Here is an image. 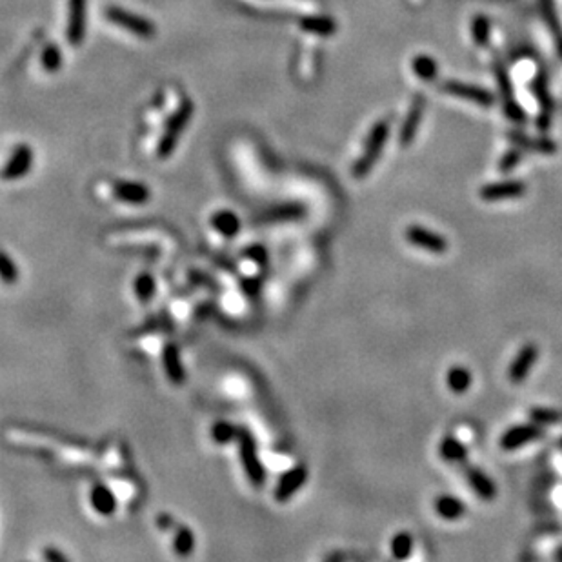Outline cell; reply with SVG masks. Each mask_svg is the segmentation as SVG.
Here are the masks:
<instances>
[{
  "mask_svg": "<svg viewBox=\"0 0 562 562\" xmlns=\"http://www.w3.org/2000/svg\"><path fill=\"white\" fill-rule=\"evenodd\" d=\"M388 135H390V122H377L373 130H371V133H369L368 140H366L364 151L359 157V160L353 164L351 173H353L355 179H364V177L369 175V171L373 170V166L377 164L378 158H381L384 146H386Z\"/></svg>",
  "mask_w": 562,
  "mask_h": 562,
  "instance_id": "6da1fadb",
  "label": "cell"
},
{
  "mask_svg": "<svg viewBox=\"0 0 562 562\" xmlns=\"http://www.w3.org/2000/svg\"><path fill=\"white\" fill-rule=\"evenodd\" d=\"M237 442H239V459L242 464L244 473H246L249 484L259 488L264 484V468H262L261 460L256 457V446L253 442L252 435L246 430H239L237 433Z\"/></svg>",
  "mask_w": 562,
  "mask_h": 562,
  "instance_id": "7a4b0ae2",
  "label": "cell"
},
{
  "mask_svg": "<svg viewBox=\"0 0 562 562\" xmlns=\"http://www.w3.org/2000/svg\"><path fill=\"white\" fill-rule=\"evenodd\" d=\"M191 113H193V104L186 102L182 108L179 109V111L173 115V117L167 121L166 124V130H164V135H162L160 142H158V148H157V155L160 158H166L170 157L173 151H175L177 148V142H179V137L182 135V131H184L186 124L189 122V118H191Z\"/></svg>",
  "mask_w": 562,
  "mask_h": 562,
  "instance_id": "3957f363",
  "label": "cell"
},
{
  "mask_svg": "<svg viewBox=\"0 0 562 562\" xmlns=\"http://www.w3.org/2000/svg\"><path fill=\"white\" fill-rule=\"evenodd\" d=\"M404 237L411 246L418 247V249H424V252L437 253V255H442V253H446L450 249V242H448V239H446L444 235L427 230L424 226L418 224L408 226L404 231Z\"/></svg>",
  "mask_w": 562,
  "mask_h": 562,
  "instance_id": "277c9868",
  "label": "cell"
},
{
  "mask_svg": "<svg viewBox=\"0 0 562 562\" xmlns=\"http://www.w3.org/2000/svg\"><path fill=\"white\" fill-rule=\"evenodd\" d=\"M106 17L109 22L117 24L118 27L126 29V32L133 33V35L140 36V39H151L157 33L155 26L149 22L148 18H142L139 15L128 13L121 8H108L106 9Z\"/></svg>",
  "mask_w": 562,
  "mask_h": 562,
  "instance_id": "5b68a950",
  "label": "cell"
},
{
  "mask_svg": "<svg viewBox=\"0 0 562 562\" xmlns=\"http://www.w3.org/2000/svg\"><path fill=\"white\" fill-rule=\"evenodd\" d=\"M526 182L517 179L500 180V182H490L484 184L479 189L482 200L486 203H500V200H508V198H517L526 193Z\"/></svg>",
  "mask_w": 562,
  "mask_h": 562,
  "instance_id": "8992f818",
  "label": "cell"
},
{
  "mask_svg": "<svg viewBox=\"0 0 562 562\" xmlns=\"http://www.w3.org/2000/svg\"><path fill=\"white\" fill-rule=\"evenodd\" d=\"M540 437H544V430H542L540 424H519V426L509 427L508 432H504V435L500 437V448L504 451L519 450L522 446H526L528 442L537 441Z\"/></svg>",
  "mask_w": 562,
  "mask_h": 562,
  "instance_id": "52a82bcc",
  "label": "cell"
},
{
  "mask_svg": "<svg viewBox=\"0 0 562 562\" xmlns=\"http://www.w3.org/2000/svg\"><path fill=\"white\" fill-rule=\"evenodd\" d=\"M537 359H539V346H535L533 342H528L519 350L515 359L512 360V364L508 368V378L512 384H521L524 383L530 375L531 368L535 366Z\"/></svg>",
  "mask_w": 562,
  "mask_h": 562,
  "instance_id": "ba28073f",
  "label": "cell"
},
{
  "mask_svg": "<svg viewBox=\"0 0 562 562\" xmlns=\"http://www.w3.org/2000/svg\"><path fill=\"white\" fill-rule=\"evenodd\" d=\"M308 481V470L306 466H295V468L288 470L284 473L282 477L279 479L277 486H275L273 499L277 502H288L289 499L295 497L302 486L306 484Z\"/></svg>",
  "mask_w": 562,
  "mask_h": 562,
  "instance_id": "9c48e42d",
  "label": "cell"
},
{
  "mask_svg": "<svg viewBox=\"0 0 562 562\" xmlns=\"http://www.w3.org/2000/svg\"><path fill=\"white\" fill-rule=\"evenodd\" d=\"M111 191L117 197V200L131 204V206H142L151 197L148 186L142 182H135V180H115L111 184Z\"/></svg>",
  "mask_w": 562,
  "mask_h": 562,
  "instance_id": "30bf717a",
  "label": "cell"
},
{
  "mask_svg": "<svg viewBox=\"0 0 562 562\" xmlns=\"http://www.w3.org/2000/svg\"><path fill=\"white\" fill-rule=\"evenodd\" d=\"M495 75H497V81H499V88H500V93H502L506 115H508L513 122L521 124V122L526 121V115H524V111H522L521 106H519V104L515 102V99H513L512 81H509L508 71L502 68V64H497V66H495Z\"/></svg>",
  "mask_w": 562,
  "mask_h": 562,
  "instance_id": "8fae6325",
  "label": "cell"
},
{
  "mask_svg": "<svg viewBox=\"0 0 562 562\" xmlns=\"http://www.w3.org/2000/svg\"><path fill=\"white\" fill-rule=\"evenodd\" d=\"M424 108H426V100H424L423 95H417L413 99V102H411V108H409L408 115H406L404 118V124H402L401 128L399 142H401L402 148H406V146H409L413 142L418 126H420V121H423Z\"/></svg>",
  "mask_w": 562,
  "mask_h": 562,
  "instance_id": "7c38bea8",
  "label": "cell"
},
{
  "mask_svg": "<svg viewBox=\"0 0 562 562\" xmlns=\"http://www.w3.org/2000/svg\"><path fill=\"white\" fill-rule=\"evenodd\" d=\"M33 166V151L27 146H18L13 151L9 162L2 170V179L4 180H17L22 179L24 175L29 173Z\"/></svg>",
  "mask_w": 562,
  "mask_h": 562,
  "instance_id": "4fadbf2b",
  "label": "cell"
},
{
  "mask_svg": "<svg viewBox=\"0 0 562 562\" xmlns=\"http://www.w3.org/2000/svg\"><path fill=\"white\" fill-rule=\"evenodd\" d=\"M444 91L459 97V99H466L475 104H481V106H491L493 104V97H491L490 91H486L484 88H479V85L450 81L444 84Z\"/></svg>",
  "mask_w": 562,
  "mask_h": 562,
  "instance_id": "5bb4252c",
  "label": "cell"
},
{
  "mask_svg": "<svg viewBox=\"0 0 562 562\" xmlns=\"http://www.w3.org/2000/svg\"><path fill=\"white\" fill-rule=\"evenodd\" d=\"M90 506L100 517H111L117 512V495L108 486L95 484L90 491Z\"/></svg>",
  "mask_w": 562,
  "mask_h": 562,
  "instance_id": "9a60e30c",
  "label": "cell"
},
{
  "mask_svg": "<svg viewBox=\"0 0 562 562\" xmlns=\"http://www.w3.org/2000/svg\"><path fill=\"white\" fill-rule=\"evenodd\" d=\"M464 477L470 482L475 495H479L482 500H493L497 497V484L491 481L481 468L475 466H466L464 468Z\"/></svg>",
  "mask_w": 562,
  "mask_h": 562,
  "instance_id": "2e32d148",
  "label": "cell"
},
{
  "mask_svg": "<svg viewBox=\"0 0 562 562\" xmlns=\"http://www.w3.org/2000/svg\"><path fill=\"white\" fill-rule=\"evenodd\" d=\"M85 29V0H69L68 42L78 46L84 39Z\"/></svg>",
  "mask_w": 562,
  "mask_h": 562,
  "instance_id": "e0dca14e",
  "label": "cell"
},
{
  "mask_svg": "<svg viewBox=\"0 0 562 562\" xmlns=\"http://www.w3.org/2000/svg\"><path fill=\"white\" fill-rule=\"evenodd\" d=\"M533 91H535L537 100H539L540 108H542V113H540V117H539V121H537V124H539L540 130H548L549 124H551L554 100H551V97H549L548 84H546V77L542 75V73H540L539 77L533 81Z\"/></svg>",
  "mask_w": 562,
  "mask_h": 562,
  "instance_id": "ac0fdd59",
  "label": "cell"
},
{
  "mask_svg": "<svg viewBox=\"0 0 562 562\" xmlns=\"http://www.w3.org/2000/svg\"><path fill=\"white\" fill-rule=\"evenodd\" d=\"M162 368L166 371V377L170 378L171 384H182L186 381L184 366H182V360H180V353L173 344L166 346V350L162 353Z\"/></svg>",
  "mask_w": 562,
  "mask_h": 562,
  "instance_id": "d6986e66",
  "label": "cell"
},
{
  "mask_svg": "<svg viewBox=\"0 0 562 562\" xmlns=\"http://www.w3.org/2000/svg\"><path fill=\"white\" fill-rule=\"evenodd\" d=\"M435 512L439 517H442L444 521H459L460 517L466 515L468 508L466 504L459 499V497H453V495H441L435 499Z\"/></svg>",
  "mask_w": 562,
  "mask_h": 562,
  "instance_id": "ffe728a7",
  "label": "cell"
},
{
  "mask_svg": "<svg viewBox=\"0 0 562 562\" xmlns=\"http://www.w3.org/2000/svg\"><path fill=\"white\" fill-rule=\"evenodd\" d=\"M212 228L224 239H233L240 231V219L230 210L215 212L212 217Z\"/></svg>",
  "mask_w": 562,
  "mask_h": 562,
  "instance_id": "44dd1931",
  "label": "cell"
},
{
  "mask_svg": "<svg viewBox=\"0 0 562 562\" xmlns=\"http://www.w3.org/2000/svg\"><path fill=\"white\" fill-rule=\"evenodd\" d=\"M473 383V375L466 366H451L446 373V384L450 388V392H453L455 395H462L472 388Z\"/></svg>",
  "mask_w": 562,
  "mask_h": 562,
  "instance_id": "7402d4cb",
  "label": "cell"
},
{
  "mask_svg": "<svg viewBox=\"0 0 562 562\" xmlns=\"http://www.w3.org/2000/svg\"><path fill=\"white\" fill-rule=\"evenodd\" d=\"M508 137L519 148L528 149V151H539V153L546 155L557 151V144L549 139H533V137H528L524 133H519V131H509Z\"/></svg>",
  "mask_w": 562,
  "mask_h": 562,
  "instance_id": "603a6c76",
  "label": "cell"
},
{
  "mask_svg": "<svg viewBox=\"0 0 562 562\" xmlns=\"http://www.w3.org/2000/svg\"><path fill=\"white\" fill-rule=\"evenodd\" d=\"M439 451H441L442 459L448 462H466V459H468V448L457 437H444Z\"/></svg>",
  "mask_w": 562,
  "mask_h": 562,
  "instance_id": "cb8c5ba5",
  "label": "cell"
},
{
  "mask_svg": "<svg viewBox=\"0 0 562 562\" xmlns=\"http://www.w3.org/2000/svg\"><path fill=\"white\" fill-rule=\"evenodd\" d=\"M173 551L179 557H189L195 549V535L193 531L186 526H177L173 531V540H171Z\"/></svg>",
  "mask_w": 562,
  "mask_h": 562,
  "instance_id": "d4e9b609",
  "label": "cell"
},
{
  "mask_svg": "<svg viewBox=\"0 0 562 562\" xmlns=\"http://www.w3.org/2000/svg\"><path fill=\"white\" fill-rule=\"evenodd\" d=\"M540 6H542V13H544V18H546V22H548L549 29H551V33H554L555 44H557V50L562 57V27H561V22H558L557 13H555L554 0H540Z\"/></svg>",
  "mask_w": 562,
  "mask_h": 562,
  "instance_id": "484cf974",
  "label": "cell"
},
{
  "mask_svg": "<svg viewBox=\"0 0 562 562\" xmlns=\"http://www.w3.org/2000/svg\"><path fill=\"white\" fill-rule=\"evenodd\" d=\"M301 27L311 33H319V35H331L335 33V22L331 18L326 17H308L301 20Z\"/></svg>",
  "mask_w": 562,
  "mask_h": 562,
  "instance_id": "4316f807",
  "label": "cell"
},
{
  "mask_svg": "<svg viewBox=\"0 0 562 562\" xmlns=\"http://www.w3.org/2000/svg\"><path fill=\"white\" fill-rule=\"evenodd\" d=\"M413 549V537L409 535L408 531H399L392 539V555L397 561L408 558Z\"/></svg>",
  "mask_w": 562,
  "mask_h": 562,
  "instance_id": "83f0119b",
  "label": "cell"
},
{
  "mask_svg": "<svg viewBox=\"0 0 562 562\" xmlns=\"http://www.w3.org/2000/svg\"><path fill=\"white\" fill-rule=\"evenodd\" d=\"M157 292V282H155L153 275L140 273L135 280V295L140 302L151 301V297Z\"/></svg>",
  "mask_w": 562,
  "mask_h": 562,
  "instance_id": "f1b7e54d",
  "label": "cell"
},
{
  "mask_svg": "<svg viewBox=\"0 0 562 562\" xmlns=\"http://www.w3.org/2000/svg\"><path fill=\"white\" fill-rule=\"evenodd\" d=\"M530 418L533 423L546 426V424H558L562 423V411L561 409L554 408H531L530 409Z\"/></svg>",
  "mask_w": 562,
  "mask_h": 562,
  "instance_id": "f546056e",
  "label": "cell"
},
{
  "mask_svg": "<svg viewBox=\"0 0 562 562\" xmlns=\"http://www.w3.org/2000/svg\"><path fill=\"white\" fill-rule=\"evenodd\" d=\"M239 427H235L230 423H217L212 427V439L217 444H228L231 441H237Z\"/></svg>",
  "mask_w": 562,
  "mask_h": 562,
  "instance_id": "4dcf8cb0",
  "label": "cell"
},
{
  "mask_svg": "<svg viewBox=\"0 0 562 562\" xmlns=\"http://www.w3.org/2000/svg\"><path fill=\"white\" fill-rule=\"evenodd\" d=\"M413 71L417 77L424 78V81H432L437 77V62L427 55H420L413 60Z\"/></svg>",
  "mask_w": 562,
  "mask_h": 562,
  "instance_id": "1f68e13d",
  "label": "cell"
},
{
  "mask_svg": "<svg viewBox=\"0 0 562 562\" xmlns=\"http://www.w3.org/2000/svg\"><path fill=\"white\" fill-rule=\"evenodd\" d=\"M0 280L4 284H15L18 280V268L6 252L0 249Z\"/></svg>",
  "mask_w": 562,
  "mask_h": 562,
  "instance_id": "d6a6232c",
  "label": "cell"
},
{
  "mask_svg": "<svg viewBox=\"0 0 562 562\" xmlns=\"http://www.w3.org/2000/svg\"><path fill=\"white\" fill-rule=\"evenodd\" d=\"M472 33L473 39H475V42H477L479 46L488 44V39H490V20L486 17H482V15L473 18Z\"/></svg>",
  "mask_w": 562,
  "mask_h": 562,
  "instance_id": "836d02e7",
  "label": "cell"
},
{
  "mask_svg": "<svg viewBox=\"0 0 562 562\" xmlns=\"http://www.w3.org/2000/svg\"><path fill=\"white\" fill-rule=\"evenodd\" d=\"M60 62H62V57H60L59 48L53 44L46 46V50L42 51V66L46 71H57L60 68Z\"/></svg>",
  "mask_w": 562,
  "mask_h": 562,
  "instance_id": "e575fe53",
  "label": "cell"
},
{
  "mask_svg": "<svg viewBox=\"0 0 562 562\" xmlns=\"http://www.w3.org/2000/svg\"><path fill=\"white\" fill-rule=\"evenodd\" d=\"M521 160H522L521 149H509V151H506V153L502 155V158L499 160L500 173H504V175L512 173V171L521 164Z\"/></svg>",
  "mask_w": 562,
  "mask_h": 562,
  "instance_id": "d590c367",
  "label": "cell"
},
{
  "mask_svg": "<svg viewBox=\"0 0 562 562\" xmlns=\"http://www.w3.org/2000/svg\"><path fill=\"white\" fill-rule=\"evenodd\" d=\"M42 557H44L46 561H66V555H62L59 549H55V548H46V551L42 554Z\"/></svg>",
  "mask_w": 562,
  "mask_h": 562,
  "instance_id": "8d00e7d4",
  "label": "cell"
},
{
  "mask_svg": "<svg viewBox=\"0 0 562 562\" xmlns=\"http://www.w3.org/2000/svg\"><path fill=\"white\" fill-rule=\"evenodd\" d=\"M561 450H562V439H561Z\"/></svg>",
  "mask_w": 562,
  "mask_h": 562,
  "instance_id": "74e56055",
  "label": "cell"
}]
</instances>
